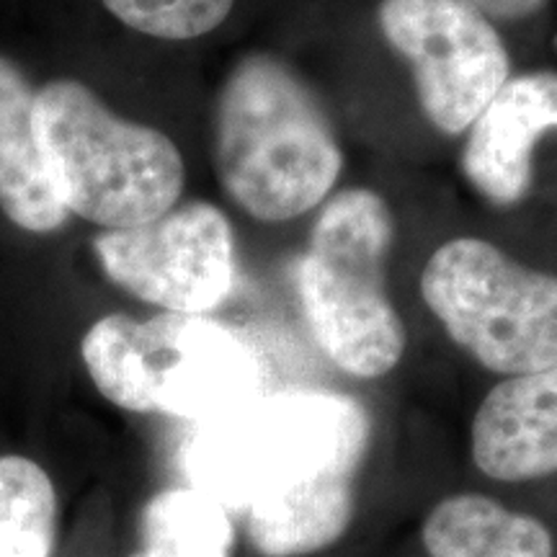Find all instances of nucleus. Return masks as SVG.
<instances>
[{
  "mask_svg": "<svg viewBox=\"0 0 557 557\" xmlns=\"http://www.w3.org/2000/svg\"><path fill=\"white\" fill-rule=\"evenodd\" d=\"M369 438L372 418L351 395L284 389L197 423L178 462L191 487L238 513L263 557H305L351 527Z\"/></svg>",
  "mask_w": 557,
  "mask_h": 557,
  "instance_id": "obj_1",
  "label": "nucleus"
},
{
  "mask_svg": "<svg viewBox=\"0 0 557 557\" xmlns=\"http://www.w3.org/2000/svg\"><path fill=\"white\" fill-rule=\"evenodd\" d=\"M222 191L259 222H289L323 205L344 171L329 109L299 70L271 52L230 67L212 111Z\"/></svg>",
  "mask_w": 557,
  "mask_h": 557,
  "instance_id": "obj_2",
  "label": "nucleus"
},
{
  "mask_svg": "<svg viewBox=\"0 0 557 557\" xmlns=\"http://www.w3.org/2000/svg\"><path fill=\"white\" fill-rule=\"evenodd\" d=\"M81 354L96 389L132 413L197 426L261 395L253 348L207 315L160 312L137 320L114 312L90 325Z\"/></svg>",
  "mask_w": 557,
  "mask_h": 557,
  "instance_id": "obj_3",
  "label": "nucleus"
},
{
  "mask_svg": "<svg viewBox=\"0 0 557 557\" xmlns=\"http://www.w3.org/2000/svg\"><path fill=\"white\" fill-rule=\"evenodd\" d=\"M395 218L372 189L323 201L297 263V297L320 351L341 372L377 380L406 354V325L387 295Z\"/></svg>",
  "mask_w": 557,
  "mask_h": 557,
  "instance_id": "obj_4",
  "label": "nucleus"
},
{
  "mask_svg": "<svg viewBox=\"0 0 557 557\" xmlns=\"http://www.w3.org/2000/svg\"><path fill=\"white\" fill-rule=\"evenodd\" d=\"M37 124L54 194L67 214L103 230L158 220L184 194L176 143L114 114L86 83L50 81L37 90Z\"/></svg>",
  "mask_w": 557,
  "mask_h": 557,
  "instance_id": "obj_5",
  "label": "nucleus"
},
{
  "mask_svg": "<svg viewBox=\"0 0 557 557\" xmlns=\"http://www.w3.org/2000/svg\"><path fill=\"white\" fill-rule=\"evenodd\" d=\"M426 308L447 336L500 377L557 364V276L483 238H451L421 274Z\"/></svg>",
  "mask_w": 557,
  "mask_h": 557,
  "instance_id": "obj_6",
  "label": "nucleus"
},
{
  "mask_svg": "<svg viewBox=\"0 0 557 557\" xmlns=\"http://www.w3.org/2000/svg\"><path fill=\"white\" fill-rule=\"evenodd\" d=\"M377 24L413 70L418 103L444 135H465L511 78L498 29L465 0H380Z\"/></svg>",
  "mask_w": 557,
  "mask_h": 557,
  "instance_id": "obj_7",
  "label": "nucleus"
},
{
  "mask_svg": "<svg viewBox=\"0 0 557 557\" xmlns=\"http://www.w3.org/2000/svg\"><path fill=\"white\" fill-rule=\"evenodd\" d=\"M94 250L116 287L181 315L220 308L238 276L233 225L209 201L176 205L137 227L103 230Z\"/></svg>",
  "mask_w": 557,
  "mask_h": 557,
  "instance_id": "obj_8",
  "label": "nucleus"
},
{
  "mask_svg": "<svg viewBox=\"0 0 557 557\" xmlns=\"http://www.w3.org/2000/svg\"><path fill=\"white\" fill-rule=\"evenodd\" d=\"M549 129H557L555 70L511 75L465 132V178L491 205H519L532 189L534 145Z\"/></svg>",
  "mask_w": 557,
  "mask_h": 557,
  "instance_id": "obj_9",
  "label": "nucleus"
},
{
  "mask_svg": "<svg viewBox=\"0 0 557 557\" xmlns=\"http://www.w3.org/2000/svg\"><path fill=\"white\" fill-rule=\"evenodd\" d=\"M470 455L496 483L557 475V364L504 377L485 395L472 418Z\"/></svg>",
  "mask_w": 557,
  "mask_h": 557,
  "instance_id": "obj_10",
  "label": "nucleus"
},
{
  "mask_svg": "<svg viewBox=\"0 0 557 557\" xmlns=\"http://www.w3.org/2000/svg\"><path fill=\"white\" fill-rule=\"evenodd\" d=\"M0 209L29 233H54L70 218L41 148L37 90L5 54H0Z\"/></svg>",
  "mask_w": 557,
  "mask_h": 557,
  "instance_id": "obj_11",
  "label": "nucleus"
},
{
  "mask_svg": "<svg viewBox=\"0 0 557 557\" xmlns=\"http://www.w3.org/2000/svg\"><path fill=\"white\" fill-rule=\"evenodd\" d=\"M233 513L191 485L165 487L139 519L135 557H233Z\"/></svg>",
  "mask_w": 557,
  "mask_h": 557,
  "instance_id": "obj_12",
  "label": "nucleus"
},
{
  "mask_svg": "<svg viewBox=\"0 0 557 557\" xmlns=\"http://www.w3.org/2000/svg\"><path fill=\"white\" fill-rule=\"evenodd\" d=\"M54 527L50 475L26 457H0V557H50Z\"/></svg>",
  "mask_w": 557,
  "mask_h": 557,
  "instance_id": "obj_13",
  "label": "nucleus"
},
{
  "mask_svg": "<svg viewBox=\"0 0 557 557\" xmlns=\"http://www.w3.org/2000/svg\"><path fill=\"white\" fill-rule=\"evenodd\" d=\"M132 32L152 39L189 41L212 34L233 13L235 0H103Z\"/></svg>",
  "mask_w": 557,
  "mask_h": 557,
  "instance_id": "obj_14",
  "label": "nucleus"
},
{
  "mask_svg": "<svg viewBox=\"0 0 557 557\" xmlns=\"http://www.w3.org/2000/svg\"><path fill=\"white\" fill-rule=\"evenodd\" d=\"M472 9H478L485 18L491 21H508V24H517V21H527L545 9L549 0H465Z\"/></svg>",
  "mask_w": 557,
  "mask_h": 557,
  "instance_id": "obj_15",
  "label": "nucleus"
},
{
  "mask_svg": "<svg viewBox=\"0 0 557 557\" xmlns=\"http://www.w3.org/2000/svg\"><path fill=\"white\" fill-rule=\"evenodd\" d=\"M555 47H557V37H555Z\"/></svg>",
  "mask_w": 557,
  "mask_h": 557,
  "instance_id": "obj_16",
  "label": "nucleus"
}]
</instances>
